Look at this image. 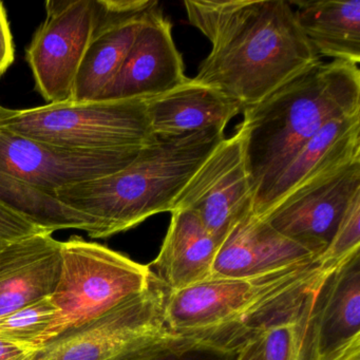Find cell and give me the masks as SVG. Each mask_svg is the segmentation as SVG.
Masks as SVG:
<instances>
[{
	"label": "cell",
	"instance_id": "obj_1",
	"mask_svg": "<svg viewBox=\"0 0 360 360\" xmlns=\"http://www.w3.org/2000/svg\"><path fill=\"white\" fill-rule=\"evenodd\" d=\"M184 5L189 22L212 43L195 81L243 110L320 62L290 1L186 0Z\"/></svg>",
	"mask_w": 360,
	"mask_h": 360
},
{
	"label": "cell",
	"instance_id": "obj_2",
	"mask_svg": "<svg viewBox=\"0 0 360 360\" xmlns=\"http://www.w3.org/2000/svg\"><path fill=\"white\" fill-rule=\"evenodd\" d=\"M242 113L237 129L243 136L255 204L324 125L360 113L359 68L320 60Z\"/></svg>",
	"mask_w": 360,
	"mask_h": 360
},
{
	"label": "cell",
	"instance_id": "obj_3",
	"mask_svg": "<svg viewBox=\"0 0 360 360\" xmlns=\"http://www.w3.org/2000/svg\"><path fill=\"white\" fill-rule=\"evenodd\" d=\"M224 130L208 128L176 138H157L127 167L60 187L64 205L96 219V239L123 233L149 217L172 212L174 202L210 153Z\"/></svg>",
	"mask_w": 360,
	"mask_h": 360
},
{
	"label": "cell",
	"instance_id": "obj_4",
	"mask_svg": "<svg viewBox=\"0 0 360 360\" xmlns=\"http://www.w3.org/2000/svg\"><path fill=\"white\" fill-rule=\"evenodd\" d=\"M328 273L317 258L262 275L210 278L169 290L166 323L195 345L238 352L263 322L317 286Z\"/></svg>",
	"mask_w": 360,
	"mask_h": 360
},
{
	"label": "cell",
	"instance_id": "obj_5",
	"mask_svg": "<svg viewBox=\"0 0 360 360\" xmlns=\"http://www.w3.org/2000/svg\"><path fill=\"white\" fill-rule=\"evenodd\" d=\"M141 150H71L0 128V203L47 233L79 229L96 239L98 221L64 205L56 191L120 172Z\"/></svg>",
	"mask_w": 360,
	"mask_h": 360
},
{
	"label": "cell",
	"instance_id": "obj_6",
	"mask_svg": "<svg viewBox=\"0 0 360 360\" xmlns=\"http://www.w3.org/2000/svg\"><path fill=\"white\" fill-rule=\"evenodd\" d=\"M0 128L71 150H141L155 138L141 98L67 101L20 110L0 106Z\"/></svg>",
	"mask_w": 360,
	"mask_h": 360
},
{
	"label": "cell",
	"instance_id": "obj_7",
	"mask_svg": "<svg viewBox=\"0 0 360 360\" xmlns=\"http://www.w3.org/2000/svg\"><path fill=\"white\" fill-rule=\"evenodd\" d=\"M169 290L153 277L148 288L37 349L33 360H143L178 339L166 323Z\"/></svg>",
	"mask_w": 360,
	"mask_h": 360
},
{
	"label": "cell",
	"instance_id": "obj_8",
	"mask_svg": "<svg viewBox=\"0 0 360 360\" xmlns=\"http://www.w3.org/2000/svg\"><path fill=\"white\" fill-rule=\"evenodd\" d=\"M153 277L148 265L79 236L62 242L60 278L51 295L58 316L46 342L142 292Z\"/></svg>",
	"mask_w": 360,
	"mask_h": 360
},
{
	"label": "cell",
	"instance_id": "obj_9",
	"mask_svg": "<svg viewBox=\"0 0 360 360\" xmlns=\"http://www.w3.org/2000/svg\"><path fill=\"white\" fill-rule=\"evenodd\" d=\"M43 24L26 50L35 87L48 104L67 102L96 15V0H48Z\"/></svg>",
	"mask_w": 360,
	"mask_h": 360
},
{
	"label": "cell",
	"instance_id": "obj_10",
	"mask_svg": "<svg viewBox=\"0 0 360 360\" xmlns=\"http://www.w3.org/2000/svg\"><path fill=\"white\" fill-rule=\"evenodd\" d=\"M358 193L360 158L305 183L280 200L261 219L278 233L319 258Z\"/></svg>",
	"mask_w": 360,
	"mask_h": 360
},
{
	"label": "cell",
	"instance_id": "obj_11",
	"mask_svg": "<svg viewBox=\"0 0 360 360\" xmlns=\"http://www.w3.org/2000/svg\"><path fill=\"white\" fill-rule=\"evenodd\" d=\"M254 207V189L239 130L224 139L195 172L174 204L172 212H195L214 239L224 241Z\"/></svg>",
	"mask_w": 360,
	"mask_h": 360
},
{
	"label": "cell",
	"instance_id": "obj_12",
	"mask_svg": "<svg viewBox=\"0 0 360 360\" xmlns=\"http://www.w3.org/2000/svg\"><path fill=\"white\" fill-rule=\"evenodd\" d=\"M172 24L160 4L153 8L110 83L96 101L147 100L186 81Z\"/></svg>",
	"mask_w": 360,
	"mask_h": 360
},
{
	"label": "cell",
	"instance_id": "obj_13",
	"mask_svg": "<svg viewBox=\"0 0 360 360\" xmlns=\"http://www.w3.org/2000/svg\"><path fill=\"white\" fill-rule=\"evenodd\" d=\"M155 0H96L94 31L70 102L96 101L125 60Z\"/></svg>",
	"mask_w": 360,
	"mask_h": 360
},
{
	"label": "cell",
	"instance_id": "obj_14",
	"mask_svg": "<svg viewBox=\"0 0 360 360\" xmlns=\"http://www.w3.org/2000/svg\"><path fill=\"white\" fill-rule=\"evenodd\" d=\"M313 360H360V250L322 280L314 305Z\"/></svg>",
	"mask_w": 360,
	"mask_h": 360
},
{
	"label": "cell",
	"instance_id": "obj_15",
	"mask_svg": "<svg viewBox=\"0 0 360 360\" xmlns=\"http://www.w3.org/2000/svg\"><path fill=\"white\" fill-rule=\"evenodd\" d=\"M360 158V113L324 125L295 155L262 197L254 204L257 217L316 176Z\"/></svg>",
	"mask_w": 360,
	"mask_h": 360
},
{
	"label": "cell",
	"instance_id": "obj_16",
	"mask_svg": "<svg viewBox=\"0 0 360 360\" xmlns=\"http://www.w3.org/2000/svg\"><path fill=\"white\" fill-rule=\"evenodd\" d=\"M60 263L62 242L46 231L0 250V316L53 294Z\"/></svg>",
	"mask_w": 360,
	"mask_h": 360
},
{
	"label": "cell",
	"instance_id": "obj_17",
	"mask_svg": "<svg viewBox=\"0 0 360 360\" xmlns=\"http://www.w3.org/2000/svg\"><path fill=\"white\" fill-rule=\"evenodd\" d=\"M313 259L317 258L250 212L221 243L212 278L252 277Z\"/></svg>",
	"mask_w": 360,
	"mask_h": 360
},
{
	"label": "cell",
	"instance_id": "obj_18",
	"mask_svg": "<svg viewBox=\"0 0 360 360\" xmlns=\"http://www.w3.org/2000/svg\"><path fill=\"white\" fill-rule=\"evenodd\" d=\"M151 131L157 138H176L227 124L243 109L216 88L187 79L178 87L147 98Z\"/></svg>",
	"mask_w": 360,
	"mask_h": 360
},
{
	"label": "cell",
	"instance_id": "obj_19",
	"mask_svg": "<svg viewBox=\"0 0 360 360\" xmlns=\"http://www.w3.org/2000/svg\"><path fill=\"white\" fill-rule=\"evenodd\" d=\"M220 245L195 212L176 210L161 250L148 266L170 292L184 290L212 277Z\"/></svg>",
	"mask_w": 360,
	"mask_h": 360
},
{
	"label": "cell",
	"instance_id": "obj_20",
	"mask_svg": "<svg viewBox=\"0 0 360 360\" xmlns=\"http://www.w3.org/2000/svg\"><path fill=\"white\" fill-rule=\"evenodd\" d=\"M305 39L319 58L360 63V0L292 1Z\"/></svg>",
	"mask_w": 360,
	"mask_h": 360
},
{
	"label": "cell",
	"instance_id": "obj_21",
	"mask_svg": "<svg viewBox=\"0 0 360 360\" xmlns=\"http://www.w3.org/2000/svg\"><path fill=\"white\" fill-rule=\"evenodd\" d=\"M321 282L252 332L248 340L256 342L260 360L314 359V305Z\"/></svg>",
	"mask_w": 360,
	"mask_h": 360
},
{
	"label": "cell",
	"instance_id": "obj_22",
	"mask_svg": "<svg viewBox=\"0 0 360 360\" xmlns=\"http://www.w3.org/2000/svg\"><path fill=\"white\" fill-rule=\"evenodd\" d=\"M58 316L50 296L33 301L7 315L0 316V340L29 351H37L47 340V335Z\"/></svg>",
	"mask_w": 360,
	"mask_h": 360
},
{
	"label": "cell",
	"instance_id": "obj_23",
	"mask_svg": "<svg viewBox=\"0 0 360 360\" xmlns=\"http://www.w3.org/2000/svg\"><path fill=\"white\" fill-rule=\"evenodd\" d=\"M359 250L360 193H358L347 206L330 245L318 259L322 269L330 271Z\"/></svg>",
	"mask_w": 360,
	"mask_h": 360
},
{
	"label": "cell",
	"instance_id": "obj_24",
	"mask_svg": "<svg viewBox=\"0 0 360 360\" xmlns=\"http://www.w3.org/2000/svg\"><path fill=\"white\" fill-rule=\"evenodd\" d=\"M238 352L222 351L195 345L182 337L143 360H235Z\"/></svg>",
	"mask_w": 360,
	"mask_h": 360
},
{
	"label": "cell",
	"instance_id": "obj_25",
	"mask_svg": "<svg viewBox=\"0 0 360 360\" xmlns=\"http://www.w3.org/2000/svg\"><path fill=\"white\" fill-rule=\"evenodd\" d=\"M43 231H45L0 203V250L22 238Z\"/></svg>",
	"mask_w": 360,
	"mask_h": 360
},
{
	"label": "cell",
	"instance_id": "obj_26",
	"mask_svg": "<svg viewBox=\"0 0 360 360\" xmlns=\"http://www.w3.org/2000/svg\"><path fill=\"white\" fill-rule=\"evenodd\" d=\"M14 62V44L5 6L0 1V77Z\"/></svg>",
	"mask_w": 360,
	"mask_h": 360
},
{
	"label": "cell",
	"instance_id": "obj_27",
	"mask_svg": "<svg viewBox=\"0 0 360 360\" xmlns=\"http://www.w3.org/2000/svg\"><path fill=\"white\" fill-rule=\"evenodd\" d=\"M37 351H29L18 345L0 340V360H33Z\"/></svg>",
	"mask_w": 360,
	"mask_h": 360
},
{
	"label": "cell",
	"instance_id": "obj_28",
	"mask_svg": "<svg viewBox=\"0 0 360 360\" xmlns=\"http://www.w3.org/2000/svg\"><path fill=\"white\" fill-rule=\"evenodd\" d=\"M235 360H260L256 342L254 340H248L239 349Z\"/></svg>",
	"mask_w": 360,
	"mask_h": 360
}]
</instances>
